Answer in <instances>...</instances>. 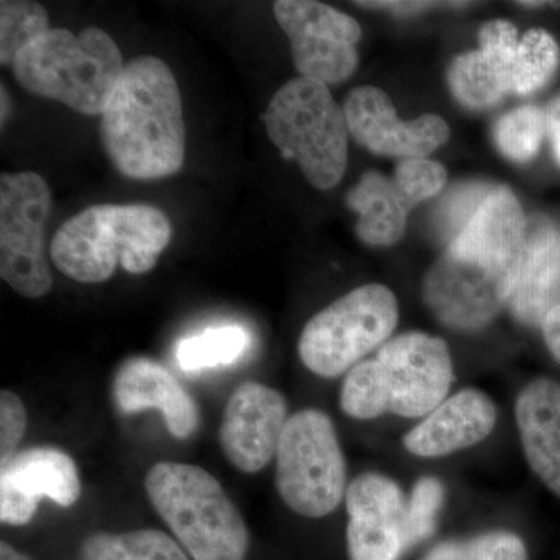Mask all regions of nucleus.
I'll return each mask as SVG.
<instances>
[{"label": "nucleus", "mask_w": 560, "mask_h": 560, "mask_svg": "<svg viewBox=\"0 0 560 560\" xmlns=\"http://www.w3.org/2000/svg\"><path fill=\"white\" fill-rule=\"evenodd\" d=\"M526 228L528 220L512 190L499 186L490 191L423 278V301L434 318L459 331L488 326L510 304Z\"/></svg>", "instance_id": "f257e3e1"}, {"label": "nucleus", "mask_w": 560, "mask_h": 560, "mask_svg": "<svg viewBox=\"0 0 560 560\" xmlns=\"http://www.w3.org/2000/svg\"><path fill=\"white\" fill-rule=\"evenodd\" d=\"M102 116L103 147L121 175L151 180L183 168V101L172 69L160 58L128 62Z\"/></svg>", "instance_id": "f03ea898"}, {"label": "nucleus", "mask_w": 560, "mask_h": 560, "mask_svg": "<svg viewBox=\"0 0 560 560\" xmlns=\"http://www.w3.org/2000/svg\"><path fill=\"white\" fill-rule=\"evenodd\" d=\"M453 363L447 342L423 331L397 335L361 361L342 383L341 410L353 419L423 418L447 397Z\"/></svg>", "instance_id": "7ed1b4c3"}, {"label": "nucleus", "mask_w": 560, "mask_h": 560, "mask_svg": "<svg viewBox=\"0 0 560 560\" xmlns=\"http://www.w3.org/2000/svg\"><path fill=\"white\" fill-rule=\"evenodd\" d=\"M171 241V220L153 206L97 205L58 228L50 259L77 282L101 283L117 265L131 275L153 270Z\"/></svg>", "instance_id": "20e7f679"}, {"label": "nucleus", "mask_w": 560, "mask_h": 560, "mask_svg": "<svg viewBox=\"0 0 560 560\" xmlns=\"http://www.w3.org/2000/svg\"><path fill=\"white\" fill-rule=\"evenodd\" d=\"M125 66L116 40L102 28L88 27L79 35L54 28L22 51L13 72L32 94L97 116L113 97Z\"/></svg>", "instance_id": "39448f33"}, {"label": "nucleus", "mask_w": 560, "mask_h": 560, "mask_svg": "<svg viewBox=\"0 0 560 560\" xmlns=\"http://www.w3.org/2000/svg\"><path fill=\"white\" fill-rule=\"evenodd\" d=\"M147 495L194 560H245L249 534L226 490L208 470L160 463L145 477Z\"/></svg>", "instance_id": "423d86ee"}, {"label": "nucleus", "mask_w": 560, "mask_h": 560, "mask_svg": "<svg viewBox=\"0 0 560 560\" xmlns=\"http://www.w3.org/2000/svg\"><path fill=\"white\" fill-rule=\"evenodd\" d=\"M268 136L285 160L300 164L315 189L329 190L348 167L345 109L319 81L294 79L283 84L265 114Z\"/></svg>", "instance_id": "0eeeda50"}, {"label": "nucleus", "mask_w": 560, "mask_h": 560, "mask_svg": "<svg viewBox=\"0 0 560 560\" xmlns=\"http://www.w3.org/2000/svg\"><path fill=\"white\" fill-rule=\"evenodd\" d=\"M276 488L291 511L319 518L346 497V460L326 412L302 410L287 420L276 453Z\"/></svg>", "instance_id": "6e6552de"}, {"label": "nucleus", "mask_w": 560, "mask_h": 560, "mask_svg": "<svg viewBox=\"0 0 560 560\" xmlns=\"http://www.w3.org/2000/svg\"><path fill=\"white\" fill-rule=\"evenodd\" d=\"M397 320L399 305L388 287H359L305 324L300 338L302 363L319 377H338L385 345Z\"/></svg>", "instance_id": "1a4fd4ad"}, {"label": "nucleus", "mask_w": 560, "mask_h": 560, "mask_svg": "<svg viewBox=\"0 0 560 560\" xmlns=\"http://www.w3.org/2000/svg\"><path fill=\"white\" fill-rule=\"evenodd\" d=\"M50 208L49 184L38 173H2L0 276L28 300L46 296L54 285L44 242Z\"/></svg>", "instance_id": "9d476101"}, {"label": "nucleus", "mask_w": 560, "mask_h": 560, "mask_svg": "<svg viewBox=\"0 0 560 560\" xmlns=\"http://www.w3.org/2000/svg\"><path fill=\"white\" fill-rule=\"evenodd\" d=\"M275 16L289 36L301 77L330 86L355 72L361 27L352 16L313 0H279Z\"/></svg>", "instance_id": "9b49d317"}, {"label": "nucleus", "mask_w": 560, "mask_h": 560, "mask_svg": "<svg viewBox=\"0 0 560 560\" xmlns=\"http://www.w3.org/2000/svg\"><path fill=\"white\" fill-rule=\"evenodd\" d=\"M342 109L353 139L378 156L422 160L451 138V127L436 114L400 120L388 94L378 88L350 91Z\"/></svg>", "instance_id": "f8f14e48"}, {"label": "nucleus", "mask_w": 560, "mask_h": 560, "mask_svg": "<svg viewBox=\"0 0 560 560\" xmlns=\"http://www.w3.org/2000/svg\"><path fill=\"white\" fill-rule=\"evenodd\" d=\"M408 500L385 475H360L346 490L350 560H399L410 550Z\"/></svg>", "instance_id": "ddd939ff"}, {"label": "nucleus", "mask_w": 560, "mask_h": 560, "mask_svg": "<svg viewBox=\"0 0 560 560\" xmlns=\"http://www.w3.org/2000/svg\"><path fill=\"white\" fill-rule=\"evenodd\" d=\"M287 420V401L279 390L243 383L228 400L220 425L221 448L235 469L257 474L278 453Z\"/></svg>", "instance_id": "4468645a"}, {"label": "nucleus", "mask_w": 560, "mask_h": 560, "mask_svg": "<svg viewBox=\"0 0 560 560\" xmlns=\"http://www.w3.org/2000/svg\"><path fill=\"white\" fill-rule=\"evenodd\" d=\"M77 464L68 453L54 447H33L14 455L0 470V521L24 526L47 497L62 508L80 499Z\"/></svg>", "instance_id": "2eb2a0df"}, {"label": "nucleus", "mask_w": 560, "mask_h": 560, "mask_svg": "<svg viewBox=\"0 0 560 560\" xmlns=\"http://www.w3.org/2000/svg\"><path fill=\"white\" fill-rule=\"evenodd\" d=\"M480 49L459 55L448 70V84L460 105L486 110L512 94V72L517 55L518 31L510 21L482 25Z\"/></svg>", "instance_id": "dca6fc26"}, {"label": "nucleus", "mask_w": 560, "mask_h": 560, "mask_svg": "<svg viewBox=\"0 0 560 560\" xmlns=\"http://www.w3.org/2000/svg\"><path fill=\"white\" fill-rule=\"evenodd\" d=\"M114 399L125 415L160 410L176 440H189L200 425L197 401L171 371L143 357L121 364L114 381Z\"/></svg>", "instance_id": "f3484780"}, {"label": "nucleus", "mask_w": 560, "mask_h": 560, "mask_svg": "<svg viewBox=\"0 0 560 560\" xmlns=\"http://www.w3.org/2000/svg\"><path fill=\"white\" fill-rule=\"evenodd\" d=\"M495 423V404L488 394L467 388L442 401L405 434L404 445L420 458H440L480 444L492 433Z\"/></svg>", "instance_id": "a211bd4d"}, {"label": "nucleus", "mask_w": 560, "mask_h": 560, "mask_svg": "<svg viewBox=\"0 0 560 560\" xmlns=\"http://www.w3.org/2000/svg\"><path fill=\"white\" fill-rule=\"evenodd\" d=\"M560 290V232L547 220L528 221L525 248L510 307L525 326H541L558 305Z\"/></svg>", "instance_id": "6ab92c4d"}, {"label": "nucleus", "mask_w": 560, "mask_h": 560, "mask_svg": "<svg viewBox=\"0 0 560 560\" xmlns=\"http://www.w3.org/2000/svg\"><path fill=\"white\" fill-rule=\"evenodd\" d=\"M515 420L530 470L560 497V383L529 382L515 401Z\"/></svg>", "instance_id": "aec40b11"}, {"label": "nucleus", "mask_w": 560, "mask_h": 560, "mask_svg": "<svg viewBox=\"0 0 560 560\" xmlns=\"http://www.w3.org/2000/svg\"><path fill=\"white\" fill-rule=\"evenodd\" d=\"M346 205L359 213L357 235L370 246H393L404 237L411 205L394 178L366 172L346 195Z\"/></svg>", "instance_id": "412c9836"}, {"label": "nucleus", "mask_w": 560, "mask_h": 560, "mask_svg": "<svg viewBox=\"0 0 560 560\" xmlns=\"http://www.w3.org/2000/svg\"><path fill=\"white\" fill-rule=\"evenodd\" d=\"M80 560H189L167 534L139 529L124 534H92L81 545Z\"/></svg>", "instance_id": "4be33fe9"}, {"label": "nucleus", "mask_w": 560, "mask_h": 560, "mask_svg": "<svg viewBox=\"0 0 560 560\" xmlns=\"http://www.w3.org/2000/svg\"><path fill=\"white\" fill-rule=\"evenodd\" d=\"M248 331L241 326L208 329L184 338L176 348V361L184 372H200L235 363L249 348Z\"/></svg>", "instance_id": "5701e85b"}, {"label": "nucleus", "mask_w": 560, "mask_h": 560, "mask_svg": "<svg viewBox=\"0 0 560 560\" xmlns=\"http://www.w3.org/2000/svg\"><path fill=\"white\" fill-rule=\"evenodd\" d=\"M49 14L32 0L0 2V62L13 66L18 57L49 32Z\"/></svg>", "instance_id": "b1692460"}, {"label": "nucleus", "mask_w": 560, "mask_h": 560, "mask_svg": "<svg viewBox=\"0 0 560 560\" xmlns=\"http://www.w3.org/2000/svg\"><path fill=\"white\" fill-rule=\"evenodd\" d=\"M559 44L550 33L534 28L518 44L512 72V94L530 95L541 90L559 68Z\"/></svg>", "instance_id": "393cba45"}, {"label": "nucleus", "mask_w": 560, "mask_h": 560, "mask_svg": "<svg viewBox=\"0 0 560 560\" xmlns=\"http://www.w3.org/2000/svg\"><path fill=\"white\" fill-rule=\"evenodd\" d=\"M547 135V113L539 106L526 105L504 114L495 128L493 139L508 160L529 162L539 153Z\"/></svg>", "instance_id": "a878e982"}, {"label": "nucleus", "mask_w": 560, "mask_h": 560, "mask_svg": "<svg viewBox=\"0 0 560 560\" xmlns=\"http://www.w3.org/2000/svg\"><path fill=\"white\" fill-rule=\"evenodd\" d=\"M422 560H528L525 541L508 530L436 545Z\"/></svg>", "instance_id": "bb28decb"}, {"label": "nucleus", "mask_w": 560, "mask_h": 560, "mask_svg": "<svg viewBox=\"0 0 560 560\" xmlns=\"http://www.w3.org/2000/svg\"><path fill=\"white\" fill-rule=\"evenodd\" d=\"M444 500V485L438 478L423 477L416 481L407 506L408 539L411 548L433 534Z\"/></svg>", "instance_id": "cd10ccee"}, {"label": "nucleus", "mask_w": 560, "mask_h": 560, "mask_svg": "<svg viewBox=\"0 0 560 560\" xmlns=\"http://www.w3.org/2000/svg\"><path fill=\"white\" fill-rule=\"evenodd\" d=\"M411 208L430 200L444 189L447 171L440 162L427 160H404L397 164L393 176Z\"/></svg>", "instance_id": "c85d7f7f"}, {"label": "nucleus", "mask_w": 560, "mask_h": 560, "mask_svg": "<svg viewBox=\"0 0 560 560\" xmlns=\"http://www.w3.org/2000/svg\"><path fill=\"white\" fill-rule=\"evenodd\" d=\"M27 430V411L16 394L0 393V463L5 466L14 458Z\"/></svg>", "instance_id": "c756f323"}, {"label": "nucleus", "mask_w": 560, "mask_h": 560, "mask_svg": "<svg viewBox=\"0 0 560 560\" xmlns=\"http://www.w3.org/2000/svg\"><path fill=\"white\" fill-rule=\"evenodd\" d=\"M357 5L368 7V9H382L396 11V13H419V11L436 9V7H458L467 5L466 2H357Z\"/></svg>", "instance_id": "7c9ffc66"}, {"label": "nucleus", "mask_w": 560, "mask_h": 560, "mask_svg": "<svg viewBox=\"0 0 560 560\" xmlns=\"http://www.w3.org/2000/svg\"><path fill=\"white\" fill-rule=\"evenodd\" d=\"M541 330H544V338L548 350H550L555 360H558L560 363V302L545 316L544 323H541Z\"/></svg>", "instance_id": "2f4dec72"}, {"label": "nucleus", "mask_w": 560, "mask_h": 560, "mask_svg": "<svg viewBox=\"0 0 560 560\" xmlns=\"http://www.w3.org/2000/svg\"><path fill=\"white\" fill-rule=\"evenodd\" d=\"M545 113H547V135L551 140L552 153L560 165V95L551 101Z\"/></svg>", "instance_id": "473e14b6"}, {"label": "nucleus", "mask_w": 560, "mask_h": 560, "mask_svg": "<svg viewBox=\"0 0 560 560\" xmlns=\"http://www.w3.org/2000/svg\"><path fill=\"white\" fill-rule=\"evenodd\" d=\"M0 560H32V559L28 558L27 555H24V552L14 550V548L11 547L10 544H7V541H2V544H0Z\"/></svg>", "instance_id": "72a5a7b5"}, {"label": "nucleus", "mask_w": 560, "mask_h": 560, "mask_svg": "<svg viewBox=\"0 0 560 560\" xmlns=\"http://www.w3.org/2000/svg\"><path fill=\"white\" fill-rule=\"evenodd\" d=\"M518 5H522V7H541V5H547V2H518Z\"/></svg>", "instance_id": "f704fd0d"}]
</instances>
